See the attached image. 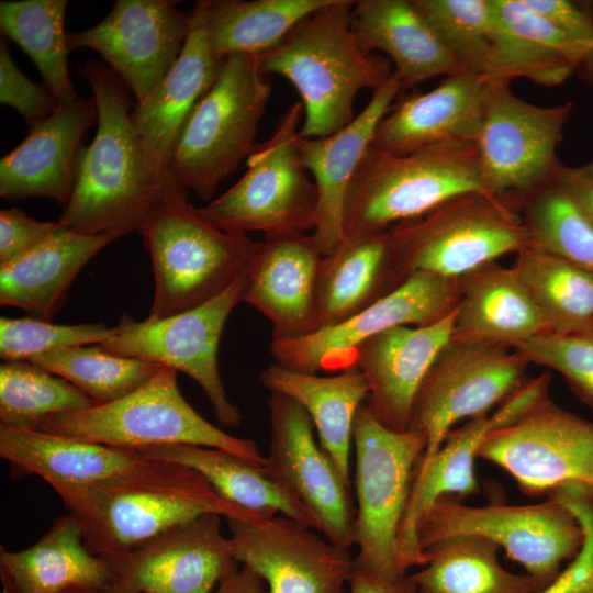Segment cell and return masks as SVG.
<instances>
[{
    "label": "cell",
    "instance_id": "obj_14",
    "mask_svg": "<svg viewBox=\"0 0 593 593\" xmlns=\"http://www.w3.org/2000/svg\"><path fill=\"white\" fill-rule=\"evenodd\" d=\"M247 276L211 301L167 317L134 320L124 313L115 336L100 347L108 353L170 367L192 378L205 392L222 427H238L239 410L226 396L217 363L221 335L242 301Z\"/></svg>",
    "mask_w": 593,
    "mask_h": 593
},
{
    "label": "cell",
    "instance_id": "obj_4",
    "mask_svg": "<svg viewBox=\"0 0 593 593\" xmlns=\"http://www.w3.org/2000/svg\"><path fill=\"white\" fill-rule=\"evenodd\" d=\"M180 186H174L138 233L149 254L155 290L149 317L200 306L247 276L262 248L248 234L209 224Z\"/></svg>",
    "mask_w": 593,
    "mask_h": 593
},
{
    "label": "cell",
    "instance_id": "obj_32",
    "mask_svg": "<svg viewBox=\"0 0 593 593\" xmlns=\"http://www.w3.org/2000/svg\"><path fill=\"white\" fill-rule=\"evenodd\" d=\"M353 31L368 54L388 56L403 88L463 71L417 13L411 0H358L353 8Z\"/></svg>",
    "mask_w": 593,
    "mask_h": 593
},
{
    "label": "cell",
    "instance_id": "obj_16",
    "mask_svg": "<svg viewBox=\"0 0 593 593\" xmlns=\"http://www.w3.org/2000/svg\"><path fill=\"white\" fill-rule=\"evenodd\" d=\"M459 300V277L417 271L348 320L298 339L271 340L269 350L276 363L290 369L344 371L355 366L356 350L367 339L395 326L434 324L452 313Z\"/></svg>",
    "mask_w": 593,
    "mask_h": 593
},
{
    "label": "cell",
    "instance_id": "obj_46",
    "mask_svg": "<svg viewBox=\"0 0 593 593\" xmlns=\"http://www.w3.org/2000/svg\"><path fill=\"white\" fill-rule=\"evenodd\" d=\"M513 348L529 363L560 373L573 393L593 409V329L566 335L544 333Z\"/></svg>",
    "mask_w": 593,
    "mask_h": 593
},
{
    "label": "cell",
    "instance_id": "obj_28",
    "mask_svg": "<svg viewBox=\"0 0 593 593\" xmlns=\"http://www.w3.org/2000/svg\"><path fill=\"white\" fill-rule=\"evenodd\" d=\"M490 49L483 71L486 82L511 83L525 78L553 87L575 74L577 43L525 0H492Z\"/></svg>",
    "mask_w": 593,
    "mask_h": 593
},
{
    "label": "cell",
    "instance_id": "obj_34",
    "mask_svg": "<svg viewBox=\"0 0 593 593\" xmlns=\"http://www.w3.org/2000/svg\"><path fill=\"white\" fill-rule=\"evenodd\" d=\"M0 457L20 472L41 477L55 491L107 480L146 459L135 449L1 424Z\"/></svg>",
    "mask_w": 593,
    "mask_h": 593
},
{
    "label": "cell",
    "instance_id": "obj_42",
    "mask_svg": "<svg viewBox=\"0 0 593 593\" xmlns=\"http://www.w3.org/2000/svg\"><path fill=\"white\" fill-rule=\"evenodd\" d=\"M94 405L71 382L32 361H4L0 366L1 425L36 429L48 417Z\"/></svg>",
    "mask_w": 593,
    "mask_h": 593
},
{
    "label": "cell",
    "instance_id": "obj_30",
    "mask_svg": "<svg viewBox=\"0 0 593 593\" xmlns=\"http://www.w3.org/2000/svg\"><path fill=\"white\" fill-rule=\"evenodd\" d=\"M124 235L127 234L88 235L60 225L37 247L0 266L1 305L51 322L64 306L68 289L83 266Z\"/></svg>",
    "mask_w": 593,
    "mask_h": 593
},
{
    "label": "cell",
    "instance_id": "obj_52",
    "mask_svg": "<svg viewBox=\"0 0 593 593\" xmlns=\"http://www.w3.org/2000/svg\"><path fill=\"white\" fill-rule=\"evenodd\" d=\"M572 40L580 51L575 75L586 86L593 87V18L578 29Z\"/></svg>",
    "mask_w": 593,
    "mask_h": 593
},
{
    "label": "cell",
    "instance_id": "obj_29",
    "mask_svg": "<svg viewBox=\"0 0 593 593\" xmlns=\"http://www.w3.org/2000/svg\"><path fill=\"white\" fill-rule=\"evenodd\" d=\"M0 575L11 593H113L116 579L112 563L87 548L70 513L25 549L1 546Z\"/></svg>",
    "mask_w": 593,
    "mask_h": 593
},
{
    "label": "cell",
    "instance_id": "obj_25",
    "mask_svg": "<svg viewBox=\"0 0 593 593\" xmlns=\"http://www.w3.org/2000/svg\"><path fill=\"white\" fill-rule=\"evenodd\" d=\"M456 310L424 326H395L363 342L355 366L369 384L366 404L376 418L395 432L409 429L412 405L427 371L450 340Z\"/></svg>",
    "mask_w": 593,
    "mask_h": 593
},
{
    "label": "cell",
    "instance_id": "obj_50",
    "mask_svg": "<svg viewBox=\"0 0 593 593\" xmlns=\"http://www.w3.org/2000/svg\"><path fill=\"white\" fill-rule=\"evenodd\" d=\"M555 179L593 220V160L571 167L561 164Z\"/></svg>",
    "mask_w": 593,
    "mask_h": 593
},
{
    "label": "cell",
    "instance_id": "obj_2",
    "mask_svg": "<svg viewBox=\"0 0 593 593\" xmlns=\"http://www.w3.org/2000/svg\"><path fill=\"white\" fill-rule=\"evenodd\" d=\"M56 493L80 525L87 548L109 561L205 514L266 521L226 500L198 471L147 458L115 477Z\"/></svg>",
    "mask_w": 593,
    "mask_h": 593
},
{
    "label": "cell",
    "instance_id": "obj_41",
    "mask_svg": "<svg viewBox=\"0 0 593 593\" xmlns=\"http://www.w3.org/2000/svg\"><path fill=\"white\" fill-rule=\"evenodd\" d=\"M532 245L593 272V220L555 179L511 197Z\"/></svg>",
    "mask_w": 593,
    "mask_h": 593
},
{
    "label": "cell",
    "instance_id": "obj_5",
    "mask_svg": "<svg viewBox=\"0 0 593 593\" xmlns=\"http://www.w3.org/2000/svg\"><path fill=\"white\" fill-rule=\"evenodd\" d=\"M272 87L258 56L233 54L200 99L174 147L169 175L180 187L210 202L255 147Z\"/></svg>",
    "mask_w": 593,
    "mask_h": 593
},
{
    "label": "cell",
    "instance_id": "obj_38",
    "mask_svg": "<svg viewBox=\"0 0 593 593\" xmlns=\"http://www.w3.org/2000/svg\"><path fill=\"white\" fill-rule=\"evenodd\" d=\"M515 255L511 268L528 291L547 333L593 329V272L533 245Z\"/></svg>",
    "mask_w": 593,
    "mask_h": 593
},
{
    "label": "cell",
    "instance_id": "obj_20",
    "mask_svg": "<svg viewBox=\"0 0 593 593\" xmlns=\"http://www.w3.org/2000/svg\"><path fill=\"white\" fill-rule=\"evenodd\" d=\"M226 522L235 558L267 582L266 593H346L355 568L348 548L283 515Z\"/></svg>",
    "mask_w": 593,
    "mask_h": 593
},
{
    "label": "cell",
    "instance_id": "obj_13",
    "mask_svg": "<svg viewBox=\"0 0 593 593\" xmlns=\"http://www.w3.org/2000/svg\"><path fill=\"white\" fill-rule=\"evenodd\" d=\"M529 362L514 348L451 339L437 355L415 395L409 429L422 434L427 461L452 426L489 414L526 379Z\"/></svg>",
    "mask_w": 593,
    "mask_h": 593
},
{
    "label": "cell",
    "instance_id": "obj_37",
    "mask_svg": "<svg viewBox=\"0 0 593 593\" xmlns=\"http://www.w3.org/2000/svg\"><path fill=\"white\" fill-rule=\"evenodd\" d=\"M499 545L474 534L441 538L423 549L426 568L411 575L418 593H536L529 574H516L497 560Z\"/></svg>",
    "mask_w": 593,
    "mask_h": 593
},
{
    "label": "cell",
    "instance_id": "obj_53",
    "mask_svg": "<svg viewBox=\"0 0 593 593\" xmlns=\"http://www.w3.org/2000/svg\"><path fill=\"white\" fill-rule=\"evenodd\" d=\"M213 593H266L262 579L251 569L243 566L242 570L223 578Z\"/></svg>",
    "mask_w": 593,
    "mask_h": 593
},
{
    "label": "cell",
    "instance_id": "obj_36",
    "mask_svg": "<svg viewBox=\"0 0 593 593\" xmlns=\"http://www.w3.org/2000/svg\"><path fill=\"white\" fill-rule=\"evenodd\" d=\"M404 282L389 253L388 230L345 236L323 257L318 329L348 320Z\"/></svg>",
    "mask_w": 593,
    "mask_h": 593
},
{
    "label": "cell",
    "instance_id": "obj_26",
    "mask_svg": "<svg viewBox=\"0 0 593 593\" xmlns=\"http://www.w3.org/2000/svg\"><path fill=\"white\" fill-rule=\"evenodd\" d=\"M98 122L92 97L59 108L32 127L0 160V197L7 201L48 198L63 208L75 187L77 154L88 128Z\"/></svg>",
    "mask_w": 593,
    "mask_h": 593
},
{
    "label": "cell",
    "instance_id": "obj_43",
    "mask_svg": "<svg viewBox=\"0 0 593 593\" xmlns=\"http://www.w3.org/2000/svg\"><path fill=\"white\" fill-rule=\"evenodd\" d=\"M30 361L68 380L96 405L111 403L130 394L163 367L108 353L100 345L67 347Z\"/></svg>",
    "mask_w": 593,
    "mask_h": 593
},
{
    "label": "cell",
    "instance_id": "obj_31",
    "mask_svg": "<svg viewBox=\"0 0 593 593\" xmlns=\"http://www.w3.org/2000/svg\"><path fill=\"white\" fill-rule=\"evenodd\" d=\"M459 287L451 339L513 348L547 333L528 291L511 267L488 262L459 277Z\"/></svg>",
    "mask_w": 593,
    "mask_h": 593
},
{
    "label": "cell",
    "instance_id": "obj_1",
    "mask_svg": "<svg viewBox=\"0 0 593 593\" xmlns=\"http://www.w3.org/2000/svg\"><path fill=\"white\" fill-rule=\"evenodd\" d=\"M98 109L92 142L76 158L75 187L58 223L76 232L98 235L138 232L167 191L152 174L131 120V90L105 64L89 59L78 68Z\"/></svg>",
    "mask_w": 593,
    "mask_h": 593
},
{
    "label": "cell",
    "instance_id": "obj_24",
    "mask_svg": "<svg viewBox=\"0 0 593 593\" xmlns=\"http://www.w3.org/2000/svg\"><path fill=\"white\" fill-rule=\"evenodd\" d=\"M403 90L400 76L393 71L344 128L325 137L299 136L302 164L313 176L317 190V221L313 236L323 256L333 253L345 238V204L350 183L372 145L379 122Z\"/></svg>",
    "mask_w": 593,
    "mask_h": 593
},
{
    "label": "cell",
    "instance_id": "obj_21",
    "mask_svg": "<svg viewBox=\"0 0 593 593\" xmlns=\"http://www.w3.org/2000/svg\"><path fill=\"white\" fill-rule=\"evenodd\" d=\"M221 517L202 515L110 561L116 578L113 593H213L223 578L238 570Z\"/></svg>",
    "mask_w": 593,
    "mask_h": 593
},
{
    "label": "cell",
    "instance_id": "obj_10",
    "mask_svg": "<svg viewBox=\"0 0 593 593\" xmlns=\"http://www.w3.org/2000/svg\"><path fill=\"white\" fill-rule=\"evenodd\" d=\"M355 488L357 495L355 567L382 580L406 575L399 559L398 538L414 468L426 448L413 429L383 426L363 403L355 417Z\"/></svg>",
    "mask_w": 593,
    "mask_h": 593
},
{
    "label": "cell",
    "instance_id": "obj_22",
    "mask_svg": "<svg viewBox=\"0 0 593 593\" xmlns=\"http://www.w3.org/2000/svg\"><path fill=\"white\" fill-rule=\"evenodd\" d=\"M323 257L313 234L265 236L242 301L271 322L272 340L298 339L318 329Z\"/></svg>",
    "mask_w": 593,
    "mask_h": 593
},
{
    "label": "cell",
    "instance_id": "obj_11",
    "mask_svg": "<svg viewBox=\"0 0 593 593\" xmlns=\"http://www.w3.org/2000/svg\"><path fill=\"white\" fill-rule=\"evenodd\" d=\"M474 534L502 547L542 588L562 571L582 547L583 529L561 502L547 497L527 505L490 503L470 506L454 496H443L422 519L417 537L422 550L441 538Z\"/></svg>",
    "mask_w": 593,
    "mask_h": 593
},
{
    "label": "cell",
    "instance_id": "obj_6",
    "mask_svg": "<svg viewBox=\"0 0 593 593\" xmlns=\"http://www.w3.org/2000/svg\"><path fill=\"white\" fill-rule=\"evenodd\" d=\"M389 253L403 281L417 271L462 275L532 245L510 198L482 192L455 195L388 228Z\"/></svg>",
    "mask_w": 593,
    "mask_h": 593
},
{
    "label": "cell",
    "instance_id": "obj_27",
    "mask_svg": "<svg viewBox=\"0 0 593 593\" xmlns=\"http://www.w3.org/2000/svg\"><path fill=\"white\" fill-rule=\"evenodd\" d=\"M486 87L483 76L463 70L429 91L400 93L379 122L371 146L405 155L443 142H474Z\"/></svg>",
    "mask_w": 593,
    "mask_h": 593
},
{
    "label": "cell",
    "instance_id": "obj_18",
    "mask_svg": "<svg viewBox=\"0 0 593 593\" xmlns=\"http://www.w3.org/2000/svg\"><path fill=\"white\" fill-rule=\"evenodd\" d=\"M266 405L270 422L267 469L304 504L314 528L345 548L356 544V510L351 486L317 446L307 412L294 400L270 393Z\"/></svg>",
    "mask_w": 593,
    "mask_h": 593
},
{
    "label": "cell",
    "instance_id": "obj_17",
    "mask_svg": "<svg viewBox=\"0 0 593 593\" xmlns=\"http://www.w3.org/2000/svg\"><path fill=\"white\" fill-rule=\"evenodd\" d=\"M175 0H118L94 26L68 33L70 51L97 52L128 87L136 102L146 99L179 58L192 11Z\"/></svg>",
    "mask_w": 593,
    "mask_h": 593
},
{
    "label": "cell",
    "instance_id": "obj_12",
    "mask_svg": "<svg viewBox=\"0 0 593 593\" xmlns=\"http://www.w3.org/2000/svg\"><path fill=\"white\" fill-rule=\"evenodd\" d=\"M572 102L539 107L516 97L510 83L488 82L474 145L485 192L518 197L550 181L561 163L557 148Z\"/></svg>",
    "mask_w": 593,
    "mask_h": 593
},
{
    "label": "cell",
    "instance_id": "obj_15",
    "mask_svg": "<svg viewBox=\"0 0 593 593\" xmlns=\"http://www.w3.org/2000/svg\"><path fill=\"white\" fill-rule=\"evenodd\" d=\"M477 458L505 470L528 496L566 484L593 490V421L541 399L515 421L491 430Z\"/></svg>",
    "mask_w": 593,
    "mask_h": 593
},
{
    "label": "cell",
    "instance_id": "obj_35",
    "mask_svg": "<svg viewBox=\"0 0 593 593\" xmlns=\"http://www.w3.org/2000/svg\"><path fill=\"white\" fill-rule=\"evenodd\" d=\"M136 450L144 458L175 462L198 471L226 500L266 521L281 513L307 528H314L309 510L266 466L251 463L222 449L198 445H159Z\"/></svg>",
    "mask_w": 593,
    "mask_h": 593
},
{
    "label": "cell",
    "instance_id": "obj_48",
    "mask_svg": "<svg viewBox=\"0 0 593 593\" xmlns=\"http://www.w3.org/2000/svg\"><path fill=\"white\" fill-rule=\"evenodd\" d=\"M0 103L16 110L29 127L59 109L46 87L31 81L18 68L4 38L0 41Z\"/></svg>",
    "mask_w": 593,
    "mask_h": 593
},
{
    "label": "cell",
    "instance_id": "obj_54",
    "mask_svg": "<svg viewBox=\"0 0 593 593\" xmlns=\"http://www.w3.org/2000/svg\"><path fill=\"white\" fill-rule=\"evenodd\" d=\"M2 593H11L8 589L2 586Z\"/></svg>",
    "mask_w": 593,
    "mask_h": 593
},
{
    "label": "cell",
    "instance_id": "obj_3",
    "mask_svg": "<svg viewBox=\"0 0 593 593\" xmlns=\"http://www.w3.org/2000/svg\"><path fill=\"white\" fill-rule=\"evenodd\" d=\"M354 0H332L299 22L277 47L258 57L261 71L287 79L300 96L299 136H328L355 119L354 101L392 75L391 61L366 53L353 31Z\"/></svg>",
    "mask_w": 593,
    "mask_h": 593
},
{
    "label": "cell",
    "instance_id": "obj_45",
    "mask_svg": "<svg viewBox=\"0 0 593 593\" xmlns=\"http://www.w3.org/2000/svg\"><path fill=\"white\" fill-rule=\"evenodd\" d=\"M104 323L54 324L31 316L0 318V357L3 361L32 360L47 353L80 345H100L115 336Z\"/></svg>",
    "mask_w": 593,
    "mask_h": 593
},
{
    "label": "cell",
    "instance_id": "obj_49",
    "mask_svg": "<svg viewBox=\"0 0 593 593\" xmlns=\"http://www.w3.org/2000/svg\"><path fill=\"white\" fill-rule=\"evenodd\" d=\"M60 224L42 222L13 206L0 211V266L27 254L51 237Z\"/></svg>",
    "mask_w": 593,
    "mask_h": 593
},
{
    "label": "cell",
    "instance_id": "obj_9",
    "mask_svg": "<svg viewBox=\"0 0 593 593\" xmlns=\"http://www.w3.org/2000/svg\"><path fill=\"white\" fill-rule=\"evenodd\" d=\"M301 102L279 118L270 138L255 145L247 170L227 191L198 208L212 226L265 236L306 233L316 226L317 190L302 164L298 141Z\"/></svg>",
    "mask_w": 593,
    "mask_h": 593
},
{
    "label": "cell",
    "instance_id": "obj_47",
    "mask_svg": "<svg viewBox=\"0 0 593 593\" xmlns=\"http://www.w3.org/2000/svg\"><path fill=\"white\" fill-rule=\"evenodd\" d=\"M556 499L578 518L584 539L567 568L536 593H593V490L582 484H570L559 489Z\"/></svg>",
    "mask_w": 593,
    "mask_h": 593
},
{
    "label": "cell",
    "instance_id": "obj_23",
    "mask_svg": "<svg viewBox=\"0 0 593 593\" xmlns=\"http://www.w3.org/2000/svg\"><path fill=\"white\" fill-rule=\"evenodd\" d=\"M224 59L211 49L205 3L197 1L179 58L149 96L135 102L131 112L147 165L159 181L176 182L169 175L174 147L192 110L215 81Z\"/></svg>",
    "mask_w": 593,
    "mask_h": 593
},
{
    "label": "cell",
    "instance_id": "obj_19",
    "mask_svg": "<svg viewBox=\"0 0 593 593\" xmlns=\"http://www.w3.org/2000/svg\"><path fill=\"white\" fill-rule=\"evenodd\" d=\"M550 381L548 372L527 378L496 411L469 418L459 428H452L427 461L416 463L398 538L400 564L405 573L412 567L426 566L417 529L430 507L443 496L461 500L479 492L474 460L486 435L548 396Z\"/></svg>",
    "mask_w": 593,
    "mask_h": 593
},
{
    "label": "cell",
    "instance_id": "obj_40",
    "mask_svg": "<svg viewBox=\"0 0 593 593\" xmlns=\"http://www.w3.org/2000/svg\"><path fill=\"white\" fill-rule=\"evenodd\" d=\"M67 0H4L0 2L1 33L32 59L59 108L81 98L68 70Z\"/></svg>",
    "mask_w": 593,
    "mask_h": 593
},
{
    "label": "cell",
    "instance_id": "obj_7",
    "mask_svg": "<svg viewBox=\"0 0 593 593\" xmlns=\"http://www.w3.org/2000/svg\"><path fill=\"white\" fill-rule=\"evenodd\" d=\"M468 192L488 194L473 142H443L405 155L371 146L347 193L345 236L384 232Z\"/></svg>",
    "mask_w": 593,
    "mask_h": 593
},
{
    "label": "cell",
    "instance_id": "obj_44",
    "mask_svg": "<svg viewBox=\"0 0 593 593\" xmlns=\"http://www.w3.org/2000/svg\"><path fill=\"white\" fill-rule=\"evenodd\" d=\"M411 3L462 68L483 76L490 49L492 0H411Z\"/></svg>",
    "mask_w": 593,
    "mask_h": 593
},
{
    "label": "cell",
    "instance_id": "obj_33",
    "mask_svg": "<svg viewBox=\"0 0 593 593\" xmlns=\"http://www.w3.org/2000/svg\"><path fill=\"white\" fill-rule=\"evenodd\" d=\"M259 379L270 393L288 396L307 412L322 449L351 486L349 458L354 423L370 391L363 373L354 366L335 376H317L275 362Z\"/></svg>",
    "mask_w": 593,
    "mask_h": 593
},
{
    "label": "cell",
    "instance_id": "obj_8",
    "mask_svg": "<svg viewBox=\"0 0 593 593\" xmlns=\"http://www.w3.org/2000/svg\"><path fill=\"white\" fill-rule=\"evenodd\" d=\"M177 372L163 366L130 394L111 403L48 417L36 430L135 450L159 445H198L266 466V457L253 440L215 427L187 402L178 388Z\"/></svg>",
    "mask_w": 593,
    "mask_h": 593
},
{
    "label": "cell",
    "instance_id": "obj_39",
    "mask_svg": "<svg viewBox=\"0 0 593 593\" xmlns=\"http://www.w3.org/2000/svg\"><path fill=\"white\" fill-rule=\"evenodd\" d=\"M332 0H204L212 52L261 56L277 47L303 19Z\"/></svg>",
    "mask_w": 593,
    "mask_h": 593
},
{
    "label": "cell",
    "instance_id": "obj_51",
    "mask_svg": "<svg viewBox=\"0 0 593 593\" xmlns=\"http://www.w3.org/2000/svg\"><path fill=\"white\" fill-rule=\"evenodd\" d=\"M349 593H418L411 575L395 581L376 578L358 568H354L349 580Z\"/></svg>",
    "mask_w": 593,
    "mask_h": 593
}]
</instances>
